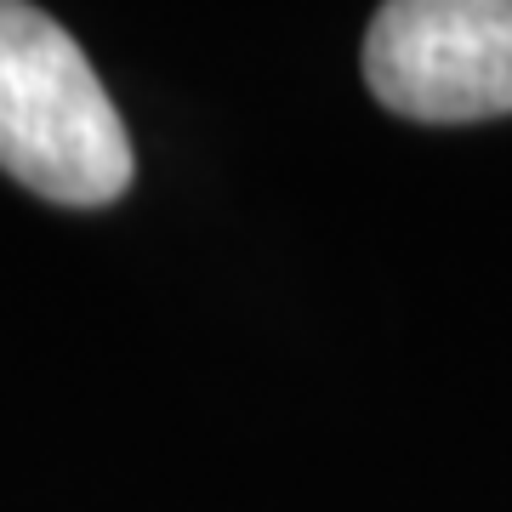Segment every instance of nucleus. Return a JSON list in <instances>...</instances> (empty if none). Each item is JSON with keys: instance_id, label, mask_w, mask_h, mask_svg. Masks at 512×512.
<instances>
[{"instance_id": "nucleus-1", "label": "nucleus", "mask_w": 512, "mask_h": 512, "mask_svg": "<svg viewBox=\"0 0 512 512\" xmlns=\"http://www.w3.org/2000/svg\"><path fill=\"white\" fill-rule=\"evenodd\" d=\"M0 171L57 205L131 188V137L74 35L40 6L0 0Z\"/></svg>"}, {"instance_id": "nucleus-2", "label": "nucleus", "mask_w": 512, "mask_h": 512, "mask_svg": "<svg viewBox=\"0 0 512 512\" xmlns=\"http://www.w3.org/2000/svg\"><path fill=\"white\" fill-rule=\"evenodd\" d=\"M365 80L427 126L512 114V0H387L365 35Z\"/></svg>"}]
</instances>
